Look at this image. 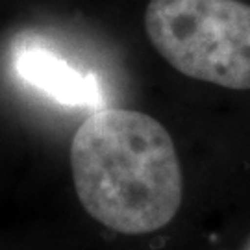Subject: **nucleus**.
I'll use <instances>...</instances> for the list:
<instances>
[{"label":"nucleus","instance_id":"obj_1","mask_svg":"<svg viewBox=\"0 0 250 250\" xmlns=\"http://www.w3.org/2000/svg\"><path fill=\"white\" fill-rule=\"evenodd\" d=\"M76 195L109 230L143 235L176 217L184 198L182 167L172 137L154 117L100 107L71 143Z\"/></svg>","mask_w":250,"mask_h":250},{"label":"nucleus","instance_id":"obj_3","mask_svg":"<svg viewBox=\"0 0 250 250\" xmlns=\"http://www.w3.org/2000/svg\"><path fill=\"white\" fill-rule=\"evenodd\" d=\"M22 80L65 106H95L102 102L95 76L74 69L63 58L41 46L22 48L15 58Z\"/></svg>","mask_w":250,"mask_h":250},{"label":"nucleus","instance_id":"obj_2","mask_svg":"<svg viewBox=\"0 0 250 250\" xmlns=\"http://www.w3.org/2000/svg\"><path fill=\"white\" fill-rule=\"evenodd\" d=\"M145 30L178 72L226 89H250V6L241 0H150Z\"/></svg>","mask_w":250,"mask_h":250},{"label":"nucleus","instance_id":"obj_4","mask_svg":"<svg viewBox=\"0 0 250 250\" xmlns=\"http://www.w3.org/2000/svg\"><path fill=\"white\" fill-rule=\"evenodd\" d=\"M241 250H250V237H249V241L243 245V249Z\"/></svg>","mask_w":250,"mask_h":250}]
</instances>
